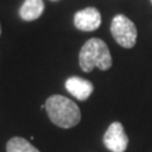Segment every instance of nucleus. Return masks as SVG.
Here are the masks:
<instances>
[{
  "label": "nucleus",
  "instance_id": "f257e3e1",
  "mask_svg": "<svg viewBox=\"0 0 152 152\" xmlns=\"http://www.w3.org/2000/svg\"><path fill=\"white\" fill-rule=\"evenodd\" d=\"M50 119L61 128H72L81 119V112L77 104L62 95H52L45 103Z\"/></svg>",
  "mask_w": 152,
  "mask_h": 152
},
{
  "label": "nucleus",
  "instance_id": "f03ea898",
  "mask_svg": "<svg viewBox=\"0 0 152 152\" xmlns=\"http://www.w3.org/2000/svg\"><path fill=\"white\" fill-rule=\"evenodd\" d=\"M112 64L110 51L100 38H90L81 47L79 53V65L85 72H91L95 67L105 71L112 67Z\"/></svg>",
  "mask_w": 152,
  "mask_h": 152
},
{
  "label": "nucleus",
  "instance_id": "7ed1b4c3",
  "mask_svg": "<svg viewBox=\"0 0 152 152\" xmlns=\"http://www.w3.org/2000/svg\"><path fill=\"white\" fill-rule=\"evenodd\" d=\"M110 32L115 42L123 48L134 47L137 41V28L128 17L123 14L114 17L110 24Z\"/></svg>",
  "mask_w": 152,
  "mask_h": 152
},
{
  "label": "nucleus",
  "instance_id": "20e7f679",
  "mask_svg": "<svg viewBox=\"0 0 152 152\" xmlns=\"http://www.w3.org/2000/svg\"><path fill=\"white\" fill-rule=\"evenodd\" d=\"M104 146L112 152H124L128 147V137L122 123L113 122L103 137Z\"/></svg>",
  "mask_w": 152,
  "mask_h": 152
},
{
  "label": "nucleus",
  "instance_id": "39448f33",
  "mask_svg": "<svg viewBox=\"0 0 152 152\" xmlns=\"http://www.w3.org/2000/svg\"><path fill=\"white\" fill-rule=\"evenodd\" d=\"M74 24L80 31L93 32L102 24V15L96 8L89 7L79 10L74 17Z\"/></svg>",
  "mask_w": 152,
  "mask_h": 152
},
{
  "label": "nucleus",
  "instance_id": "423d86ee",
  "mask_svg": "<svg viewBox=\"0 0 152 152\" xmlns=\"http://www.w3.org/2000/svg\"><path fill=\"white\" fill-rule=\"evenodd\" d=\"M65 86L72 96H75L77 100H81V102L86 100L94 91V85L89 80L79 77V76H71V77H69L65 83Z\"/></svg>",
  "mask_w": 152,
  "mask_h": 152
},
{
  "label": "nucleus",
  "instance_id": "0eeeda50",
  "mask_svg": "<svg viewBox=\"0 0 152 152\" xmlns=\"http://www.w3.org/2000/svg\"><path fill=\"white\" fill-rule=\"evenodd\" d=\"M45 10L43 0H24L19 9V15L23 20L32 22L39 18Z\"/></svg>",
  "mask_w": 152,
  "mask_h": 152
},
{
  "label": "nucleus",
  "instance_id": "6e6552de",
  "mask_svg": "<svg viewBox=\"0 0 152 152\" xmlns=\"http://www.w3.org/2000/svg\"><path fill=\"white\" fill-rule=\"evenodd\" d=\"M7 152H39V150L22 137H13L7 143Z\"/></svg>",
  "mask_w": 152,
  "mask_h": 152
},
{
  "label": "nucleus",
  "instance_id": "1a4fd4ad",
  "mask_svg": "<svg viewBox=\"0 0 152 152\" xmlns=\"http://www.w3.org/2000/svg\"><path fill=\"white\" fill-rule=\"evenodd\" d=\"M0 36H1V26H0Z\"/></svg>",
  "mask_w": 152,
  "mask_h": 152
},
{
  "label": "nucleus",
  "instance_id": "9d476101",
  "mask_svg": "<svg viewBox=\"0 0 152 152\" xmlns=\"http://www.w3.org/2000/svg\"><path fill=\"white\" fill-rule=\"evenodd\" d=\"M51 1H57V0H51Z\"/></svg>",
  "mask_w": 152,
  "mask_h": 152
},
{
  "label": "nucleus",
  "instance_id": "9b49d317",
  "mask_svg": "<svg viewBox=\"0 0 152 152\" xmlns=\"http://www.w3.org/2000/svg\"><path fill=\"white\" fill-rule=\"evenodd\" d=\"M151 3H152V0H151Z\"/></svg>",
  "mask_w": 152,
  "mask_h": 152
}]
</instances>
